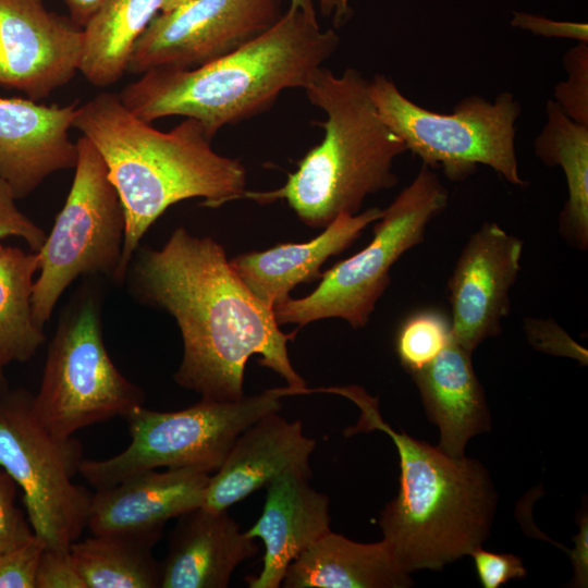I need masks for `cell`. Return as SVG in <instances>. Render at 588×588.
<instances>
[{"instance_id":"obj_21","label":"cell","mask_w":588,"mask_h":588,"mask_svg":"<svg viewBox=\"0 0 588 588\" xmlns=\"http://www.w3.org/2000/svg\"><path fill=\"white\" fill-rule=\"evenodd\" d=\"M409 375L429 419L439 427L437 446L450 456H465L468 441L491 427L487 399L475 373L471 353L451 336L429 365Z\"/></svg>"},{"instance_id":"obj_3","label":"cell","mask_w":588,"mask_h":588,"mask_svg":"<svg viewBox=\"0 0 588 588\" xmlns=\"http://www.w3.org/2000/svg\"><path fill=\"white\" fill-rule=\"evenodd\" d=\"M340 45L316 14L289 7L265 33L201 66L155 69L126 85L119 97L140 120L195 119L209 139L224 126L267 111L281 93L305 89Z\"/></svg>"},{"instance_id":"obj_35","label":"cell","mask_w":588,"mask_h":588,"mask_svg":"<svg viewBox=\"0 0 588 588\" xmlns=\"http://www.w3.org/2000/svg\"><path fill=\"white\" fill-rule=\"evenodd\" d=\"M511 25L547 38H567L588 44V24L584 22L554 21L541 15L514 11Z\"/></svg>"},{"instance_id":"obj_19","label":"cell","mask_w":588,"mask_h":588,"mask_svg":"<svg viewBox=\"0 0 588 588\" xmlns=\"http://www.w3.org/2000/svg\"><path fill=\"white\" fill-rule=\"evenodd\" d=\"M257 551L228 510L199 506L177 517L160 563V588H226L235 568Z\"/></svg>"},{"instance_id":"obj_14","label":"cell","mask_w":588,"mask_h":588,"mask_svg":"<svg viewBox=\"0 0 588 588\" xmlns=\"http://www.w3.org/2000/svg\"><path fill=\"white\" fill-rule=\"evenodd\" d=\"M524 242L495 222H486L464 245L449 280L451 333L473 353L501 332L510 313V291L520 271Z\"/></svg>"},{"instance_id":"obj_31","label":"cell","mask_w":588,"mask_h":588,"mask_svg":"<svg viewBox=\"0 0 588 588\" xmlns=\"http://www.w3.org/2000/svg\"><path fill=\"white\" fill-rule=\"evenodd\" d=\"M16 483L0 469V552L19 547L35 534L15 504Z\"/></svg>"},{"instance_id":"obj_28","label":"cell","mask_w":588,"mask_h":588,"mask_svg":"<svg viewBox=\"0 0 588 588\" xmlns=\"http://www.w3.org/2000/svg\"><path fill=\"white\" fill-rule=\"evenodd\" d=\"M565 81L554 87V101L573 121L588 126V44L577 45L563 57Z\"/></svg>"},{"instance_id":"obj_36","label":"cell","mask_w":588,"mask_h":588,"mask_svg":"<svg viewBox=\"0 0 588 588\" xmlns=\"http://www.w3.org/2000/svg\"><path fill=\"white\" fill-rule=\"evenodd\" d=\"M579 532L574 538L575 548L571 551L574 567L572 584L576 587H586L588 579V520L587 513L580 515Z\"/></svg>"},{"instance_id":"obj_17","label":"cell","mask_w":588,"mask_h":588,"mask_svg":"<svg viewBox=\"0 0 588 588\" xmlns=\"http://www.w3.org/2000/svg\"><path fill=\"white\" fill-rule=\"evenodd\" d=\"M210 474L193 468L148 469L91 495L93 535L162 536L166 523L203 506Z\"/></svg>"},{"instance_id":"obj_4","label":"cell","mask_w":588,"mask_h":588,"mask_svg":"<svg viewBox=\"0 0 588 588\" xmlns=\"http://www.w3.org/2000/svg\"><path fill=\"white\" fill-rule=\"evenodd\" d=\"M315 391L354 402L360 416L346 436L380 430L393 441L400 457L397 495L382 510L379 525L399 566L411 574L439 571L469 555L490 535L498 493L488 469L477 460L453 457L387 424L378 399L358 385Z\"/></svg>"},{"instance_id":"obj_25","label":"cell","mask_w":588,"mask_h":588,"mask_svg":"<svg viewBox=\"0 0 588 588\" xmlns=\"http://www.w3.org/2000/svg\"><path fill=\"white\" fill-rule=\"evenodd\" d=\"M161 536L93 535L70 546L74 564L87 588L160 587V563L152 550Z\"/></svg>"},{"instance_id":"obj_13","label":"cell","mask_w":588,"mask_h":588,"mask_svg":"<svg viewBox=\"0 0 588 588\" xmlns=\"http://www.w3.org/2000/svg\"><path fill=\"white\" fill-rule=\"evenodd\" d=\"M45 0H0V86L38 101L79 70L83 28Z\"/></svg>"},{"instance_id":"obj_1","label":"cell","mask_w":588,"mask_h":588,"mask_svg":"<svg viewBox=\"0 0 588 588\" xmlns=\"http://www.w3.org/2000/svg\"><path fill=\"white\" fill-rule=\"evenodd\" d=\"M130 268L134 294L177 323L183 340L174 373L179 385L201 399L238 401L245 396L246 363L260 355L259 365L287 382L279 389L282 395L306 392L287 352L297 330H280L273 308L237 277L218 242L177 228L160 249L140 250Z\"/></svg>"},{"instance_id":"obj_37","label":"cell","mask_w":588,"mask_h":588,"mask_svg":"<svg viewBox=\"0 0 588 588\" xmlns=\"http://www.w3.org/2000/svg\"><path fill=\"white\" fill-rule=\"evenodd\" d=\"M69 7L71 20L84 27L101 9L112 0H64Z\"/></svg>"},{"instance_id":"obj_29","label":"cell","mask_w":588,"mask_h":588,"mask_svg":"<svg viewBox=\"0 0 588 588\" xmlns=\"http://www.w3.org/2000/svg\"><path fill=\"white\" fill-rule=\"evenodd\" d=\"M523 330L534 348L555 356L569 357L581 365H587V350L578 344L555 320L527 317L523 320Z\"/></svg>"},{"instance_id":"obj_11","label":"cell","mask_w":588,"mask_h":588,"mask_svg":"<svg viewBox=\"0 0 588 588\" xmlns=\"http://www.w3.org/2000/svg\"><path fill=\"white\" fill-rule=\"evenodd\" d=\"M83 446L72 437L51 433L24 389L0 395V469L22 490L28 522L52 548H69L87 527L91 495L73 482Z\"/></svg>"},{"instance_id":"obj_2","label":"cell","mask_w":588,"mask_h":588,"mask_svg":"<svg viewBox=\"0 0 588 588\" xmlns=\"http://www.w3.org/2000/svg\"><path fill=\"white\" fill-rule=\"evenodd\" d=\"M73 127L98 149L122 204L125 231L115 282L125 279L140 240L169 207L199 197L217 208L246 191L243 163L216 152L195 119L162 132L134 115L119 94L103 91L77 107Z\"/></svg>"},{"instance_id":"obj_23","label":"cell","mask_w":588,"mask_h":588,"mask_svg":"<svg viewBox=\"0 0 588 588\" xmlns=\"http://www.w3.org/2000/svg\"><path fill=\"white\" fill-rule=\"evenodd\" d=\"M547 121L535 139V154L544 164L560 167L567 199L559 216V231L573 248L588 249V126L569 119L550 99Z\"/></svg>"},{"instance_id":"obj_24","label":"cell","mask_w":588,"mask_h":588,"mask_svg":"<svg viewBox=\"0 0 588 588\" xmlns=\"http://www.w3.org/2000/svg\"><path fill=\"white\" fill-rule=\"evenodd\" d=\"M164 0H112L83 27L79 70L96 87L117 83L127 71L133 46Z\"/></svg>"},{"instance_id":"obj_8","label":"cell","mask_w":588,"mask_h":588,"mask_svg":"<svg viewBox=\"0 0 588 588\" xmlns=\"http://www.w3.org/2000/svg\"><path fill=\"white\" fill-rule=\"evenodd\" d=\"M281 397L278 389H272L234 402L201 399L173 412L139 406L124 417L128 446L107 460L83 458L79 474L99 489L160 467L215 473L246 428L280 411Z\"/></svg>"},{"instance_id":"obj_15","label":"cell","mask_w":588,"mask_h":588,"mask_svg":"<svg viewBox=\"0 0 588 588\" xmlns=\"http://www.w3.org/2000/svg\"><path fill=\"white\" fill-rule=\"evenodd\" d=\"M78 101L46 106L29 98L0 97V179L16 199L30 195L54 172L74 169L70 138Z\"/></svg>"},{"instance_id":"obj_26","label":"cell","mask_w":588,"mask_h":588,"mask_svg":"<svg viewBox=\"0 0 588 588\" xmlns=\"http://www.w3.org/2000/svg\"><path fill=\"white\" fill-rule=\"evenodd\" d=\"M36 252L0 244V368L30 359L45 343L33 317Z\"/></svg>"},{"instance_id":"obj_7","label":"cell","mask_w":588,"mask_h":588,"mask_svg":"<svg viewBox=\"0 0 588 588\" xmlns=\"http://www.w3.org/2000/svg\"><path fill=\"white\" fill-rule=\"evenodd\" d=\"M449 194L433 169L422 164L415 179L375 221L370 243L321 273L307 296L286 298L273 307L279 326L341 318L352 328L367 324L390 283L392 266L425 240L428 224L446 208Z\"/></svg>"},{"instance_id":"obj_34","label":"cell","mask_w":588,"mask_h":588,"mask_svg":"<svg viewBox=\"0 0 588 588\" xmlns=\"http://www.w3.org/2000/svg\"><path fill=\"white\" fill-rule=\"evenodd\" d=\"M473 556L478 579L483 588H499L511 579H522L527 571L520 558L509 553L475 549Z\"/></svg>"},{"instance_id":"obj_20","label":"cell","mask_w":588,"mask_h":588,"mask_svg":"<svg viewBox=\"0 0 588 588\" xmlns=\"http://www.w3.org/2000/svg\"><path fill=\"white\" fill-rule=\"evenodd\" d=\"M381 216L382 209L376 207L341 215L308 242L280 243L262 252L241 254L229 262L250 292L273 308L299 283L319 279L327 259L348 248Z\"/></svg>"},{"instance_id":"obj_16","label":"cell","mask_w":588,"mask_h":588,"mask_svg":"<svg viewBox=\"0 0 588 588\" xmlns=\"http://www.w3.org/2000/svg\"><path fill=\"white\" fill-rule=\"evenodd\" d=\"M315 448L299 420L289 421L279 412L264 415L236 438L210 476L203 506L225 511L282 474L311 478L309 457Z\"/></svg>"},{"instance_id":"obj_32","label":"cell","mask_w":588,"mask_h":588,"mask_svg":"<svg viewBox=\"0 0 588 588\" xmlns=\"http://www.w3.org/2000/svg\"><path fill=\"white\" fill-rule=\"evenodd\" d=\"M16 200L9 185L0 179V238H22L32 252H37L47 233L19 209Z\"/></svg>"},{"instance_id":"obj_22","label":"cell","mask_w":588,"mask_h":588,"mask_svg":"<svg viewBox=\"0 0 588 588\" xmlns=\"http://www.w3.org/2000/svg\"><path fill=\"white\" fill-rule=\"evenodd\" d=\"M414 584L381 540L363 543L327 532L287 567L285 588H404Z\"/></svg>"},{"instance_id":"obj_6","label":"cell","mask_w":588,"mask_h":588,"mask_svg":"<svg viewBox=\"0 0 588 588\" xmlns=\"http://www.w3.org/2000/svg\"><path fill=\"white\" fill-rule=\"evenodd\" d=\"M368 90L383 122L422 164L441 168L451 181L466 179L482 164L513 185L527 184L515 149L522 107L512 93L502 91L493 101L471 95L451 113H440L405 97L383 74L368 81Z\"/></svg>"},{"instance_id":"obj_33","label":"cell","mask_w":588,"mask_h":588,"mask_svg":"<svg viewBox=\"0 0 588 588\" xmlns=\"http://www.w3.org/2000/svg\"><path fill=\"white\" fill-rule=\"evenodd\" d=\"M36 588H87L69 548L46 547L39 559Z\"/></svg>"},{"instance_id":"obj_10","label":"cell","mask_w":588,"mask_h":588,"mask_svg":"<svg viewBox=\"0 0 588 588\" xmlns=\"http://www.w3.org/2000/svg\"><path fill=\"white\" fill-rule=\"evenodd\" d=\"M75 173L65 203L42 246L36 252L32 309L44 329L63 292L79 277L114 279L124 242L125 220L120 196L96 146L77 140Z\"/></svg>"},{"instance_id":"obj_39","label":"cell","mask_w":588,"mask_h":588,"mask_svg":"<svg viewBox=\"0 0 588 588\" xmlns=\"http://www.w3.org/2000/svg\"><path fill=\"white\" fill-rule=\"evenodd\" d=\"M291 8L302 10L308 14H316V9L313 0H290Z\"/></svg>"},{"instance_id":"obj_12","label":"cell","mask_w":588,"mask_h":588,"mask_svg":"<svg viewBox=\"0 0 588 588\" xmlns=\"http://www.w3.org/2000/svg\"><path fill=\"white\" fill-rule=\"evenodd\" d=\"M281 0H189L159 12L133 46L127 71L187 70L215 61L269 29Z\"/></svg>"},{"instance_id":"obj_42","label":"cell","mask_w":588,"mask_h":588,"mask_svg":"<svg viewBox=\"0 0 588 588\" xmlns=\"http://www.w3.org/2000/svg\"><path fill=\"white\" fill-rule=\"evenodd\" d=\"M0 369H2V368H0Z\"/></svg>"},{"instance_id":"obj_18","label":"cell","mask_w":588,"mask_h":588,"mask_svg":"<svg viewBox=\"0 0 588 588\" xmlns=\"http://www.w3.org/2000/svg\"><path fill=\"white\" fill-rule=\"evenodd\" d=\"M309 477L286 473L271 480L260 517L245 531L265 544L262 568L249 588H279L289 565L330 529V500Z\"/></svg>"},{"instance_id":"obj_30","label":"cell","mask_w":588,"mask_h":588,"mask_svg":"<svg viewBox=\"0 0 588 588\" xmlns=\"http://www.w3.org/2000/svg\"><path fill=\"white\" fill-rule=\"evenodd\" d=\"M45 542L34 535L25 543L0 552V588H36Z\"/></svg>"},{"instance_id":"obj_27","label":"cell","mask_w":588,"mask_h":588,"mask_svg":"<svg viewBox=\"0 0 588 588\" xmlns=\"http://www.w3.org/2000/svg\"><path fill=\"white\" fill-rule=\"evenodd\" d=\"M451 336V321L442 313L425 309L409 315L395 338L401 365L408 373L426 367L443 351Z\"/></svg>"},{"instance_id":"obj_41","label":"cell","mask_w":588,"mask_h":588,"mask_svg":"<svg viewBox=\"0 0 588 588\" xmlns=\"http://www.w3.org/2000/svg\"><path fill=\"white\" fill-rule=\"evenodd\" d=\"M8 390L7 379L3 373V369H0V395Z\"/></svg>"},{"instance_id":"obj_5","label":"cell","mask_w":588,"mask_h":588,"mask_svg":"<svg viewBox=\"0 0 588 588\" xmlns=\"http://www.w3.org/2000/svg\"><path fill=\"white\" fill-rule=\"evenodd\" d=\"M304 90L326 114L318 123L322 140L283 186L246 189L242 198L259 204L284 199L306 225L324 229L341 215H357L367 196L394 187V161L407 150L379 115L368 79L358 70L336 75L322 66Z\"/></svg>"},{"instance_id":"obj_40","label":"cell","mask_w":588,"mask_h":588,"mask_svg":"<svg viewBox=\"0 0 588 588\" xmlns=\"http://www.w3.org/2000/svg\"><path fill=\"white\" fill-rule=\"evenodd\" d=\"M186 1L189 0H164L160 12L169 11Z\"/></svg>"},{"instance_id":"obj_38","label":"cell","mask_w":588,"mask_h":588,"mask_svg":"<svg viewBox=\"0 0 588 588\" xmlns=\"http://www.w3.org/2000/svg\"><path fill=\"white\" fill-rule=\"evenodd\" d=\"M353 0H319V9L324 17L332 20L333 26L339 28L346 24L353 15Z\"/></svg>"},{"instance_id":"obj_9","label":"cell","mask_w":588,"mask_h":588,"mask_svg":"<svg viewBox=\"0 0 588 588\" xmlns=\"http://www.w3.org/2000/svg\"><path fill=\"white\" fill-rule=\"evenodd\" d=\"M144 402L143 390L122 375L106 348L97 297L82 292L62 313L49 343L33 394L35 414L51 433L65 438L124 418Z\"/></svg>"}]
</instances>
